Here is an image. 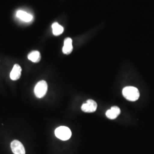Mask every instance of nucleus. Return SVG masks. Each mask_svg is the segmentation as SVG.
Wrapping results in <instances>:
<instances>
[{
	"instance_id": "obj_3",
	"label": "nucleus",
	"mask_w": 154,
	"mask_h": 154,
	"mask_svg": "<svg viewBox=\"0 0 154 154\" xmlns=\"http://www.w3.org/2000/svg\"><path fill=\"white\" fill-rule=\"evenodd\" d=\"M48 91V84L45 81H41L37 83L34 88L35 95L38 98H43Z\"/></svg>"
},
{
	"instance_id": "obj_9",
	"label": "nucleus",
	"mask_w": 154,
	"mask_h": 154,
	"mask_svg": "<svg viewBox=\"0 0 154 154\" xmlns=\"http://www.w3.org/2000/svg\"><path fill=\"white\" fill-rule=\"evenodd\" d=\"M17 16L25 22H30L32 21L33 17L32 15L26 13V11H18L17 12Z\"/></svg>"
},
{
	"instance_id": "obj_11",
	"label": "nucleus",
	"mask_w": 154,
	"mask_h": 154,
	"mask_svg": "<svg viewBox=\"0 0 154 154\" xmlns=\"http://www.w3.org/2000/svg\"><path fill=\"white\" fill-rule=\"evenodd\" d=\"M53 33L55 36H58L61 35L63 32L64 29L57 22H54L52 25Z\"/></svg>"
},
{
	"instance_id": "obj_8",
	"label": "nucleus",
	"mask_w": 154,
	"mask_h": 154,
	"mask_svg": "<svg viewBox=\"0 0 154 154\" xmlns=\"http://www.w3.org/2000/svg\"><path fill=\"white\" fill-rule=\"evenodd\" d=\"M72 41L70 38H67L64 41V45L62 48V51L65 54H70L72 51Z\"/></svg>"
},
{
	"instance_id": "obj_2",
	"label": "nucleus",
	"mask_w": 154,
	"mask_h": 154,
	"mask_svg": "<svg viewBox=\"0 0 154 154\" xmlns=\"http://www.w3.org/2000/svg\"><path fill=\"white\" fill-rule=\"evenodd\" d=\"M55 136L62 140H67L72 136V131L66 126H60L55 130Z\"/></svg>"
},
{
	"instance_id": "obj_7",
	"label": "nucleus",
	"mask_w": 154,
	"mask_h": 154,
	"mask_svg": "<svg viewBox=\"0 0 154 154\" xmlns=\"http://www.w3.org/2000/svg\"><path fill=\"white\" fill-rule=\"evenodd\" d=\"M121 113L120 109L117 106L112 107L110 110H107L106 116L110 119H115Z\"/></svg>"
},
{
	"instance_id": "obj_5",
	"label": "nucleus",
	"mask_w": 154,
	"mask_h": 154,
	"mask_svg": "<svg viewBox=\"0 0 154 154\" xmlns=\"http://www.w3.org/2000/svg\"><path fill=\"white\" fill-rule=\"evenodd\" d=\"M11 149L14 154H25V149L22 143L17 140H13L11 143Z\"/></svg>"
},
{
	"instance_id": "obj_10",
	"label": "nucleus",
	"mask_w": 154,
	"mask_h": 154,
	"mask_svg": "<svg viewBox=\"0 0 154 154\" xmlns=\"http://www.w3.org/2000/svg\"><path fill=\"white\" fill-rule=\"evenodd\" d=\"M28 58L30 61H32L34 63H37L41 60V56L38 51L35 50L29 54Z\"/></svg>"
},
{
	"instance_id": "obj_1",
	"label": "nucleus",
	"mask_w": 154,
	"mask_h": 154,
	"mask_svg": "<svg viewBox=\"0 0 154 154\" xmlns=\"http://www.w3.org/2000/svg\"><path fill=\"white\" fill-rule=\"evenodd\" d=\"M122 94L123 97L127 100L132 102L137 100L140 96L138 88L132 86H127L125 88L123 89Z\"/></svg>"
},
{
	"instance_id": "obj_6",
	"label": "nucleus",
	"mask_w": 154,
	"mask_h": 154,
	"mask_svg": "<svg viewBox=\"0 0 154 154\" xmlns=\"http://www.w3.org/2000/svg\"><path fill=\"white\" fill-rule=\"evenodd\" d=\"M21 71L22 69L21 66L18 64H15L10 74V77L11 80L17 81L19 79L21 75Z\"/></svg>"
},
{
	"instance_id": "obj_4",
	"label": "nucleus",
	"mask_w": 154,
	"mask_h": 154,
	"mask_svg": "<svg viewBox=\"0 0 154 154\" xmlns=\"http://www.w3.org/2000/svg\"><path fill=\"white\" fill-rule=\"evenodd\" d=\"M97 109V103L92 99H88L86 103L82 105L81 109L85 112H94Z\"/></svg>"
}]
</instances>
